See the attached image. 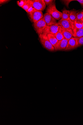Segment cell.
I'll use <instances>...</instances> for the list:
<instances>
[{
    "label": "cell",
    "instance_id": "obj_1",
    "mask_svg": "<svg viewBox=\"0 0 83 125\" xmlns=\"http://www.w3.org/2000/svg\"><path fill=\"white\" fill-rule=\"evenodd\" d=\"M46 12L50 14L56 20H60L62 18L63 13L57 9L54 2L47 7Z\"/></svg>",
    "mask_w": 83,
    "mask_h": 125
},
{
    "label": "cell",
    "instance_id": "obj_2",
    "mask_svg": "<svg viewBox=\"0 0 83 125\" xmlns=\"http://www.w3.org/2000/svg\"><path fill=\"white\" fill-rule=\"evenodd\" d=\"M39 37L40 42L45 48L50 52L55 51L47 35L41 34L39 35Z\"/></svg>",
    "mask_w": 83,
    "mask_h": 125
},
{
    "label": "cell",
    "instance_id": "obj_3",
    "mask_svg": "<svg viewBox=\"0 0 83 125\" xmlns=\"http://www.w3.org/2000/svg\"><path fill=\"white\" fill-rule=\"evenodd\" d=\"M57 24L63 28L73 30L74 27V22L71 20L69 18L66 19H61L57 22Z\"/></svg>",
    "mask_w": 83,
    "mask_h": 125
},
{
    "label": "cell",
    "instance_id": "obj_4",
    "mask_svg": "<svg viewBox=\"0 0 83 125\" xmlns=\"http://www.w3.org/2000/svg\"><path fill=\"white\" fill-rule=\"evenodd\" d=\"M28 14L31 21L34 23L42 18L44 15L42 11L38 10L34 8Z\"/></svg>",
    "mask_w": 83,
    "mask_h": 125
},
{
    "label": "cell",
    "instance_id": "obj_5",
    "mask_svg": "<svg viewBox=\"0 0 83 125\" xmlns=\"http://www.w3.org/2000/svg\"><path fill=\"white\" fill-rule=\"evenodd\" d=\"M33 26L37 33L39 35L42 34L46 25L44 18H42L34 23Z\"/></svg>",
    "mask_w": 83,
    "mask_h": 125
},
{
    "label": "cell",
    "instance_id": "obj_6",
    "mask_svg": "<svg viewBox=\"0 0 83 125\" xmlns=\"http://www.w3.org/2000/svg\"><path fill=\"white\" fill-rule=\"evenodd\" d=\"M60 26L57 23L54 25L46 26L43 31L42 34L46 35L48 34H55L58 31Z\"/></svg>",
    "mask_w": 83,
    "mask_h": 125
},
{
    "label": "cell",
    "instance_id": "obj_7",
    "mask_svg": "<svg viewBox=\"0 0 83 125\" xmlns=\"http://www.w3.org/2000/svg\"><path fill=\"white\" fill-rule=\"evenodd\" d=\"M33 7L41 11H43L46 8V5L44 0H31Z\"/></svg>",
    "mask_w": 83,
    "mask_h": 125
},
{
    "label": "cell",
    "instance_id": "obj_8",
    "mask_svg": "<svg viewBox=\"0 0 83 125\" xmlns=\"http://www.w3.org/2000/svg\"><path fill=\"white\" fill-rule=\"evenodd\" d=\"M43 18L46 26L54 25L57 23L56 20L48 13H45L43 15Z\"/></svg>",
    "mask_w": 83,
    "mask_h": 125
},
{
    "label": "cell",
    "instance_id": "obj_9",
    "mask_svg": "<svg viewBox=\"0 0 83 125\" xmlns=\"http://www.w3.org/2000/svg\"><path fill=\"white\" fill-rule=\"evenodd\" d=\"M68 41L65 38L59 41L57 44L54 48L55 51H63L65 49L68 43Z\"/></svg>",
    "mask_w": 83,
    "mask_h": 125
},
{
    "label": "cell",
    "instance_id": "obj_10",
    "mask_svg": "<svg viewBox=\"0 0 83 125\" xmlns=\"http://www.w3.org/2000/svg\"><path fill=\"white\" fill-rule=\"evenodd\" d=\"M76 40L75 37H73L68 42L66 47L64 51H69L76 48Z\"/></svg>",
    "mask_w": 83,
    "mask_h": 125
},
{
    "label": "cell",
    "instance_id": "obj_11",
    "mask_svg": "<svg viewBox=\"0 0 83 125\" xmlns=\"http://www.w3.org/2000/svg\"><path fill=\"white\" fill-rule=\"evenodd\" d=\"M62 30L64 38L68 41L73 37V30L72 29H68L62 28Z\"/></svg>",
    "mask_w": 83,
    "mask_h": 125
},
{
    "label": "cell",
    "instance_id": "obj_12",
    "mask_svg": "<svg viewBox=\"0 0 83 125\" xmlns=\"http://www.w3.org/2000/svg\"><path fill=\"white\" fill-rule=\"evenodd\" d=\"M47 35L50 42L55 48L59 41L57 39L55 34H48Z\"/></svg>",
    "mask_w": 83,
    "mask_h": 125
},
{
    "label": "cell",
    "instance_id": "obj_13",
    "mask_svg": "<svg viewBox=\"0 0 83 125\" xmlns=\"http://www.w3.org/2000/svg\"><path fill=\"white\" fill-rule=\"evenodd\" d=\"M73 37H83V28L78 29L74 27L73 30Z\"/></svg>",
    "mask_w": 83,
    "mask_h": 125
},
{
    "label": "cell",
    "instance_id": "obj_14",
    "mask_svg": "<svg viewBox=\"0 0 83 125\" xmlns=\"http://www.w3.org/2000/svg\"><path fill=\"white\" fill-rule=\"evenodd\" d=\"M55 35L57 39L59 41H61L65 38L62 33V28L61 26L59 28L57 32L55 34Z\"/></svg>",
    "mask_w": 83,
    "mask_h": 125
},
{
    "label": "cell",
    "instance_id": "obj_15",
    "mask_svg": "<svg viewBox=\"0 0 83 125\" xmlns=\"http://www.w3.org/2000/svg\"><path fill=\"white\" fill-rule=\"evenodd\" d=\"M77 12L76 10H72L70 11L69 18L71 20L74 22L76 19Z\"/></svg>",
    "mask_w": 83,
    "mask_h": 125
},
{
    "label": "cell",
    "instance_id": "obj_16",
    "mask_svg": "<svg viewBox=\"0 0 83 125\" xmlns=\"http://www.w3.org/2000/svg\"><path fill=\"white\" fill-rule=\"evenodd\" d=\"M76 42V48L83 45V37H75Z\"/></svg>",
    "mask_w": 83,
    "mask_h": 125
},
{
    "label": "cell",
    "instance_id": "obj_17",
    "mask_svg": "<svg viewBox=\"0 0 83 125\" xmlns=\"http://www.w3.org/2000/svg\"><path fill=\"white\" fill-rule=\"evenodd\" d=\"M63 16L62 19H66L70 17V11L65 9L62 11Z\"/></svg>",
    "mask_w": 83,
    "mask_h": 125
},
{
    "label": "cell",
    "instance_id": "obj_18",
    "mask_svg": "<svg viewBox=\"0 0 83 125\" xmlns=\"http://www.w3.org/2000/svg\"><path fill=\"white\" fill-rule=\"evenodd\" d=\"M74 27L78 29L83 28L82 23L80 21L76 20L74 22Z\"/></svg>",
    "mask_w": 83,
    "mask_h": 125
},
{
    "label": "cell",
    "instance_id": "obj_19",
    "mask_svg": "<svg viewBox=\"0 0 83 125\" xmlns=\"http://www.w3.org/2000/svg\"><path fill=\"white\" fill-rule=\"evenodd\" d=\"M32 5L31 1L30 0H27V2L22 8L26 11Z\"/></svg>",
    "mask_w": 83,
    "mask_h": 125
},
{
    "label": "cell",
    "instance_id": "obj_20",
    "mask_svg": "<svg viewBox=\"0 0 83 125\" xmlns=\"http://www.w3.org/2000/svg\"><path fill=\"white\" fill-rule=\"evenodd\" d=\"M83 12L82 10L77 12L76 20L81 21L83 19Z\"/></svg>",
    "mask_w": 83,
    "mask_h": 125
},
{
    "label": "cell",
    "instance_id": "obj_21",
    "mask_svg": "<svg viewBox=\"0 0 83 125\" xmlns=\"http://www.w3.org/2000/svg\"><path fill=\"white\" fill-rule=\"evenodd\" d=\"M27 1V0H22L17 1L18 5L21 8L24 5Z\"/></svg>",
    "mask_w": 83,
    "mask_h": 125
},
{
    "label": "cell",
    "instance_id": "obj_22",
    "mask_svg": "<svg viewBox=\"0 0 83 125\" xmlns=\"http://www.w3.org/2000/svg\"><path fill=\"white\" fill-rule=\"evenodd\" d=\"M46 6H49L52 4L54 1L53 0H44Z\"/></svg>",
    "mask_w": 83,
    "mask_h": 125
},
{
    "label": "cell",
    "instance_id": "obj_23",
    "mask_svg": "<svg viewBox=\"0 0 83 125\" xmlns=\"http://www.w3.org/2000/svg\"><path fill=\"white\" fill-rule=\"evenodd\" d=\"M75 0H63L61 1L63 2L65 5L68 7L69 5V3Z\"/></svg>",
    "mask_w": 83,
    "mask_h": 125
},
{
    "label": "cell",
    "instance_id": "obj_24",
    "mask_svg": "<svg viewBox=\"0 0 83 125\" xmlns=\"http://www.w3.org/2000/svg\"><path fill=\"white\" fill-rule=\"evenodd\" d=\"M34 8L33 7L32 4L29 8L26 11V12L28 14L30 13L32 10Z\"/></svg>",
    "mask_w": 83,
    "mask_h": 125
},
{
    "label": "cell",
    "instance_id": "obj_25",
    "mask_svg": "<svg viewBox=\"0 0 83 125\" xmlns=\"http://www.w3.org/2000/svg\"><path fill=\"white\" fill-rule=\"evenodd\" d=\"M9 1V0H0V4H2L6 3Z\"/></svg>",
    "mask_w": 83,
    "mask_h": 125
},
{
    "label": "cell",
    "instance_id": "obj_26",
    "mask_svg": "<svg viewBox=\"0 0 83 125\" xmlns=\"http://www.w3.org/2000/svg\"><path fill=\"white\" fill-rule=\"evenodd\" d=\"M75 1L79 2L81 6L83 7V0H76Z\"/></svg>",
    "mask_w": 83,
    "mask_h": 125
},
{
    "label": "cell",
    "instance_id": "obj_27",
    "mask_svg": "<svg viewBox=\"0 0 83 125\" xmlns=\"http://www.w3.org/2000/svg\"><path fill=\"white\" fill-rule=\"evenodd\" d=\"M81 21L82 23V25L83 27V19H82V20Z\"/></svg>",
    "mask_w": 83,
    "mask_h": 125
},
{
    "label": "cell",
    "instance_id": "obj_28",
    "mask_svg": "<svg viewBox=\"0 0 83 125\" xmlns=\"http://www.w3.org/2000/svg\"><path fill=\"white\" fill-rule=\"evenodd\" d=\"M82 11H83V10H82Z\"/></svg>",
    "mask_w": 83,
    "mask_h": 125
}]
</instances>
